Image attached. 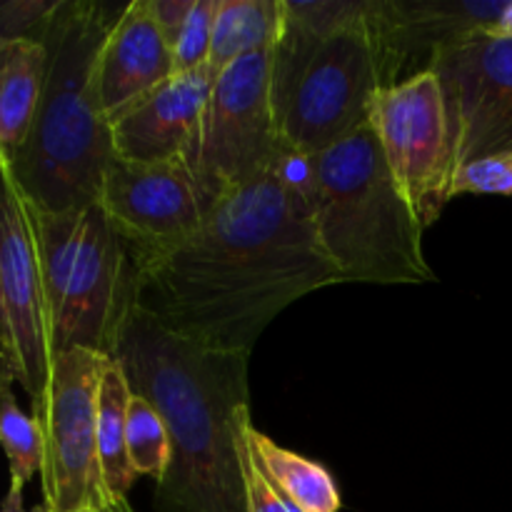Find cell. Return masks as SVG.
<instances>
[{
  "label": "cell",
  "instance_id": "obj_12",
  "mask_svg": "<svg viewBox=\"0 0 512 512\" xmlns=\"http://www.w3.org/2000/svg\"><path fill=\"white\" fill-rule=\"evenodd\" d=\"M428 70L445 93L458 168L512 153V35H473L440 50Z\"/></svg>",
  "mask_w": 512,
  "mask_h": 512
},
{
  "label": "cell",
  "instance_id": "obj_28",
  "mask_svg": "<svg viewBox=\"0 0 512 512\" xmlns=\"http://www.w3.org/2000/svg\"><path fill=\"white\" fill-rule=\"evenodd\" d=\"M78 512H135L133 505L128 503V498H115L113 503L103 505V508H95V510H78Z\"/></svg>",
  "mask_w": 512,
  "mask_h": 512
},
{
  "label": "cell",
  "instance_id": "obj_16",
  "mask_svg": "<svg viewBox=\"0 0 512 512\" xmlns=\"http://www.w3.org/2000/svg\"><path fill=\"white\" fill-rule=\"evenodd\" d=\"M0 160H13L28 140L48 78L40 40H0Z\"/></svg>",
  "mask_w": 512,
  "mask_h": 512
},
{
  "label": "cell",
  "instance_id": "obj_10",
  "mask_svg": "<svg viewBox=\"0 0 512 512\" xmlns=\"http://www.w3.org/2000/svg\"><path fill=\"white\" fill-rule=\"evenodd\" d=\"M0 340L3 370L18 380L33 403L43 395L53 373L55 350L33 215L23 190L5 168L0 210Z\"/></svg>",
  "mask_w": 512,
  "mask_h": 512
},
{
  "label": "cell",
  "instance_id": "obj_26",
  "mask_svg": "<svg viewBox=\"0 0 512 512\" xmlns=\"http://www.w3.org/2000/svg\"><path fill=\"white\" fill-rule=\"evenodd\" d=\"M148 5L163 38L168 40L170 48H175V43L183 35L190 13H193L195 0H148Z\"/></svg>",
  "mask_w": 512,
  "mask_h": 512
},
{
  "label": "cell",
  "instance_id": "obj_8",
  "mask_svg": "<svg viewBox=\"0 0 512 512\" xmlns=\"http://www.w3.org/2000/svg\"><path fill=\"white\" fill-rule=\"evenodd\" d=\"M283 153L273 98V48L240 58L215 78L190 165L210 205Z\"/></svg>",
  "mask_w": 512,
  "mask_h": 512
},
{
  "label": "cell",
  "instance_id": "obj_19",
  "mask_svg": "<svg viewBox=\"0 0 512 512\" xmlns=\"http://www.w3.org/2000/svg\"><path fill=\"white\" fill-rule=\"evenodd\" d=\"M130 400H133V390H130L120 363L113 358L105 370L98 410L100 468H103L105 488L113 498H128V490L133 488L135 478H138L128 455Z\"/></svg>",
  "mask_w": 512,
  "mask_h": 512
},
{
  "label": "cell",
  "instance_id": "obj_11",
  "mask_svg": "<svg viewBox=\"0 0 512 512\" xmlns=\"http://www.w3.org/2000/svg\"><path fill=\"white\" fill-rule=\"evenodd\" d=\"M98 203L128 245L133 265L178 248L208 213L198 175L185 158L170 163L115 158Z\"/></svg>",
  "mask_w": 512,
  "mask_h": 512
},
{
  "label": "cell",
  "instance_id": "obj_21",
  "mask_svg": "<svg viewBox=\"0 0 512 512\" xmlns=\"http://www.w3.org/2000/svg\"><path fill=\"white\" fill-rule=\"evenodd\" d=\"M128 455L135 473L158 483L170 463V433L153 403L133 393L128 408Z\"/></svg>",
  "mask_w": 512,
  "mask_h": 512
},
{
  "label": "cell",
  "instance_id": "obj_9",
  "mask_svg": "<svg viewBox=\"0 0 512 512\" xmlns=\"http://www.w3.org/2000/svg\"><path fill=\"white\" fill-rule=\"evenodd\" d=\"M370 125L420 223L430 228L453 200L458 173L448 103L438 75L423 70L380 90Z\"/></svg>",
  "mask_w": 512,
  "mask_h": 512
},
{
  "label": "cell",
  "instance_id": "obj_13",
  "mask_svg": "<svg viewBox=\"0 0 512 512\" xmlns=\"http://www.w3.org/2000/svg\"><path fill=\"white\" fill-rule=\"evenodd\" d=\"M508 0H375L390 85L428 70L440 50L493 33Z\"/></svg>",
  "mask_w": 512,
  "mask_h": 512
},
{
  "label": "cell",
  "instance_id": "obj_29",
  "mask_svg": "<svg viewBox=\"0 0 512 512\" xmlns=\"http://www.w3.org/2000/svg\"><path fill=\"white\" fill-rule=\"evenodd\" d=\"M493 33L495 35H512V0H508V5H505L503 15H500L498 28H495Z\"/></svg>",
  "mask_w": 512,
  "mask_h": 512
},
{
  "label": "cell",
  "instance_id": "obj_7",
  "mask_svg": "<svg viewBox=\"0 0 512 512\" xmlns=\"http://www.w3.org/2000/svg\"><path fill=\"white\" fill-rule=\"evenodd\" d=\"M110 355L85 348L63 350L33 418L43 435V505L48 512L95 510L113 503L100 468L98 410Z\"/></svg>",
  "mask_w": 512,
  "mask_h": 512
},
{
  "label": "cell",
  "instance_id": "obj_23",
  "mask_svg": "<svg viewBox=\"0 0 512 512\" xmlns=\"http://www.w3.org/2000/svg\"><path fill=\"white\" fill-rule=\"evenodd\" d=\"M215 10H218V0H195V8L185 23L183 35L173 48L175 75L200 70L210 63Z\"/></svg>",
  "mask_w": 512,
  "mask_h": 512
},
{
  "label": "cell",
  "instance_id": "obj_4",
  "mask_svg": "<svg viewBox=\"0 0 512 512\" xmlns=\"http://www.w3.org/2000/svg\"><path fill=\"white\" fill-rule=\"evenodd\" d=\"M300 178L320 243L343 283H433L425 225L395 180L373 125L300 158Z\"/></svg>",
  "mask_w": 512,
  "mask_h": 512
},
{
  "label": "cell",
  "instance_id": "obj_27",
  "mask_svg": "<svg viewBox=\"0 0 512 512\" xmlns=\"http://www.w3.org/2000/svg\"><path fill=\"white\" fill-rule=\"evenodd\" d=\"M23 488H25V483H20V480H10L8 495H5V503H3V512H48L45 505H38V508H33V510H25Z\"/></svg>",
  "mask_w": 512,
  "mask_h": 512
},
{
  "label": "cell",
  "instance_id": "obj_17",
  "mask_svg": "<svg viewBox=\"0 0 512 512\" xmlns=\"http://www.w3.org/2000/svg\"><path fill=\"white\" fill-rule=\"evenodd\" d=\"M248 440L270 483L300 512H338L343 508L338 485H335V478L325 465L308 460L305 455L293 453L288 448H280L273 438L260 433L253 423L248 425Z\"/></svg>",
  "mask_w": 512,
  "mask_h": 512
},
{
  "label": "cell",
  "instance_id": "obj_2",
  "mask_svg": "<svg viewBox=\"0 0 512 512\" xmlns=\"http://www.w3.org/2000/svg\"><path fill=\"white\" fill-rule=\"evenodd\" d=\"M113 358L168 425L155 512H250L235 425L250 408V355L190 343L133 305Z\"/></svg>",
  "mask_w": 512,
  "mask_h": 512
},
{
  "label": "cell",
  "instance_id": "obj_20",
  "mask_svg": "<svg viewBox=\"0 0 512 512\" xmlns=\"http://www.w3.org/2000/svg\"><path fill=\"white\" fill-rule=\"evenodd\" d=\"M13 375L3 370V410H0V440L10 465V480L28 483L43 470V435L33 415H25L10 390Z\"/></svg>",
  "mask_w": 512,
  "mask_h": 512
},
{
  "label": "cell",
  "instance_id": "obj_6",
  "mask_svg": "<svg viewBox=\"0 0 512 512\" xmlns=\"http://www.w3.org/2000/svg\"><path fill=\"white\" fill-rule=\"evenodd\" d=\"M30 215L55 355L85 348L113 358L120 330L135 305V268L128 245L100 203L58 213L30 205Z\"/></svg>",
  "mask_w": 512,
  "mask_h": 512
},
{
  "label": "cell",
  "instance_id": "obj_25",
  "mask_svg": "<svg viewBox=\"0 0 512 512\" xmlns=\"http://www.w3.org/2000/svg\"><path fill=\"white\" fill-rule=\"evenodd\" d=\"M60 0H5L0 5V40H40Z\"/></svg>",
  "mask_w": 512,
  "mask_h": 512
},
{
  "label": "cell",
  "instance_id": "obj_24",
  "mask_svg": "<svg viewBox=\"0 0 512 512\" xmlns=\"http://www.w3.org/2000/svg\"><path fill=\"white\" fill-rule=\"evenodd\" d=\"M463 193L512 195V153L490 155L458 168L453 180V198Z\"/></svg>",
  "mask_w": 512,
  "mask_h": 512
},
{
  "label": "cell",
  "instance_id": "obj_5",
  "mask_svg": "<svg viewBox=\"0 0 512 512\" xmlns=\"http://www.w3.org/2000/svg\"><path fill=\"white\" fill-rule=\"evenodd\" d=\"M388 85L375 0H365L358 15L328 33L283 0V25L273 45V98L288 153L313 158L368 125L375 95Z\"/></svg>",
  "mask_w": 512,
  "mask_h": 512
},
{
  "label": "cell",
  "instance_id": "obj_3",
  "mask_svg": "<svg viewBox=\"0 0 512 512\" xmlns=\"http://www.w3.org/2000/svg\"><path fill=\"white\" fill-rule=\"evenodd\" d=\"M118 15L95 0H60L40 38L48 78L38 115L18 155L0 160L33 208L58 213L100 200L115 148L98 98V58Z\"/></svg>",
  "mask_w": 512,
  "mask_h": 512
},
{
  "label": "cell",
  "instance_id": "obj_15",
  "mask_svg": "<svg viewBox=\"0 0 512 512\" xmlns=\"http://www.w3.org/2000/svg\"><path fill=\"white\" fill-rule=\"evenodd\" d=\"M173 75V48L148 0H133L120 10L98 58V98L110 123Z\"/></svg>",
  "mask_w": 512,
  "mask_h": 512
},
{
  "label": "cell",
  "instance_id": "obj_1",
  "mask_svg": "<svg viewBox=\"0 0 512 512\" xmlns=\"http://www.w3.org/2000/svg\"><path fill=\"white\" fill-rule=\"evenodd\" d=\"M133 268L140 310L190 343L248 355L290 303L343 283L285 148L220 195L185 243Z\"/></svg>",
  "mask_w": 512,
  "mask_h": 512
},
{
  "label": "cell",
  "instance_id": "obj_22",
  "mask_svg": "<svg viewBox=\"0 0 512 512\" xmlns=\"http://www.w3.org/2000/svg\"><path fill=\"white\" fill-rule=\"evenodd\" d=\"M250 420V408H243L235 418L238 425V445H240V463H243V475H245V488H248V508L250 512H300L293 503L280 495V490L270 483V478L265 475V470L260 468L258 458H255L253 448H250L248 440V425Z\"/></svg>",
  "mask_w": 512,
  "mask_h": 512
},
{
  "label": "cell",
  "instance_id": "obj_18",
  "mask_svg": "<svg viewBox=\"0 0 512 512\" xmlns=\"http://www.w3.org/2000/svg\"><path fill=\"white\" fill-rule=\"evenodd\" d=\"M283 25V0H218L210 70L223 73L240 58L273 48Z\"/></svg>",
  "mask_w": 512,
  "mask_h": 512
},
{
  "label": "cell",
  "instance_id": "obj_14",
  "mask_svg": "<svg viewBox=\"0 0 512 512\" xmlns=\"http://www.w3.org/2000/svg\"><path fill=\"white\" fill-rule=\"evenodd\" d=\"M218 75L210 65L173 75L113 120L115 158L130 163L193 160L205 105Z\"/></svg>",
  "mask_w": 512,
  "mask_h": 512
}]
</instances>
